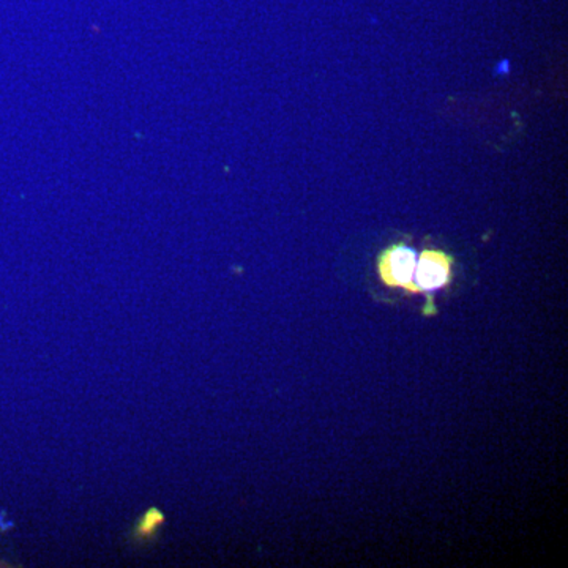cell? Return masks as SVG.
I'll return each instance as SVG.
<instances>
[{
    "mask_svg": "<svg viewBox=\"0 0 568 568\" xmlns=\"http://www.w3.org/2000/svg\"><path fill=\"white\" fill-rule=\"evenodd\" d=\"M454 278V257L443 250L426 248L418 254L416 272H414V291L424 294L426 304L422 310L425 317L436 316L437 306L433 294L444 290Z\"/></svg>",
    "mask_w": 568,
    "mask_h": 568,
    "instance_id": "cell-1",
    "label": "cell"
},
{
    "mask_svg": "<svg viewBox=\"0 0 568 568\" xmlns=\"http://www.w3.org/2000/svg\"><path fill=\"white\" fill-rule=\"evenodd\" d=\"M417 253L407 244L387 246L377 257V275L384 286L403 290L416 295L414 291V272H416Z\"/></svg>",
    "mask_w": 568,
    "mask_h": 568,
    "instance_id": "cell-2",
    "label": "cell"
},
{
    "mask_svg": "<svg viewBox=\"0 0 568 568\" xmlns=\"http://www.w3.org/2000/svg\"><path fill=\"white\" fill-rule=\"evenodd\" d=\"M164 525H166V515L159 508H149L134 525L133 538L142 544L155 540Z\"/></svg>",
    "mask_w": 568,
    "mask_h": 568,
    "instance_id": "cell-3",
    "label": "cell"
},
{
    "mask_svg": "<svg viewBox=\"0 0 568 568\" xmlns=\"http://www.w3.org/2000/svg\"><path fill=\"white\" fill-rule=\"evenodd\" d=\"M497 71H499V73H507L508 62L504 61L503 63H500V65H497Z\"/></svg>",
    "mask_w": 568,
    "mask_h": 568,
    "instance_id": "cell-4",
    "label": "cell"
}]
</instances>
